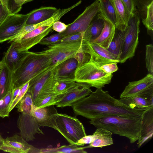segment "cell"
Segmentation results:
<instances>
[{"instance_id": "obj_17", "label": "cell", "mask_w": 153, "mask_h": 153, "mask_svg": "<svg viewBox=\"0 0 153 153\" xmlns=\"http://www.w3.org/2000/svg\"><path fill=\"white\" fill-rule=\"evenodd\" d=\"M91 87L89 85L82 83L80 85L66 93L55 105L57 107L71 106L74 103L91 94L92 92Z\"/></svg>"}, {"instance_id": "obj_1", "label": "cell", "mask_w": 153, "mask_h": 153, "mask_svg": "<svg viewBox=\"0 0 153 153\" xmlns=\"http://www.w3.org/2000/svg\"><path fill=\"white\" fill-rule=\"evenodd\" d=\"M71 107L75 115L90 120L113 115L143 117L145 111L134 109L111 97L107 91L97 89L88 97L81 99Z\"/></svg>"}, {"instance_id": "obj_45", "label": "cell", "mask_w": 153, "mask_h": 153, "mask_svg": "<svg viewBox=\"0 0 153 153\" xmlns=\"http://www.w3.org/2000/svg\"><path fill=\"white\" fill-rule=\"evenodd\" d=\"M83 34L81 33H77L65 36L59 42H74L83 40Z\"/></svg>"}, {"instance_id": "obj_8", "label": "cell", "mask_w": 153, "mask_h": 153, "mask_svg": "<svg viewBox=\"0 0 153 153\" xmlns=\"http://www.w3.org/2000/svg\"><path fill=\"white\" fill-rule=\"evenodd\" d=\"M99 2L96 0L86 7L83 12L71 23L68 25L67 29L61 33L64 37L77 33L84 34L87 27L98 13Z\"/></svg>"}, {"instance_id": "obj_37", "label": "cell", "mask_w": 153, "mask_h": 153, "mask_svg": "<svg viewBox=\"0 0 153 153\" xmlns=\"http://www.w3.org/2000/svg\"><path fill=\"white\" fill-rule=\"evenodd\" d=\"M149 32H153V2L149 6L145 19L142 21Z\"/></svg>"}, {"instance_id": "obj_44", "label": "cell", "mask_w": 153, "mask_h": 153, "mask_svg": "<svg viewBox=\"0 0 153 153\" xmlns=\"http://www.w3.org/2000/svg\"><path fill=\"white\" fill-rule=\"evenodd\" d=\"M104 73L107 74H111L118 69L117 63L113 62L103 65L100 67Z\"/></svg>"}, {"instance_id": "obj_30", "label": "cell", "mask_w": 153, "mask_h": 153, "mask_svg": "<svg viewBox=\"0 0 153 153\" xmlns=\"http://www.w3.org/2000/svg\"><path fill=\"white\" fill-rule=\"evenodd\" d=\"M33 105L32 95L28 90L16 105L18 112L26 114H33Z\"/></svg>"}, {"instance_id": "obj_34", "label": "cell", "mask_w": 153, "mask_h": 153, "mask_svg": "<svg viewBox=\"0 0 153 153\" xmlns=\"http://www.w3.org/2000/svg\"><path fill=\"white\" fill-rule=\"evenodd\" d=\"M66 93L50 94L40 100L35 105L42 108L52 105H55L62 99Z\"/></svg>"}, {"instance_id": "obj_26", "label": "cell", "mask_w": 153, "mask_h": 153, "mask_svg": "<svg viewBox=\"0 0 153 153\" xmlns=\"http://www.w3.org/2000/svg\"><path fill=\"white\" fill-rule=\"evenodd\" d=\"M99 10L98 13L105 20L111 22L115 26L116 17L114 6L110 0H98Z\"/></svg>"}, {"instance_id": "obj_18", "label": "cell", "mask_w": 153, "mask_h": 153, "mask_svg": "<svg viewBox=\"0 0 153 153\" xmlns=\"http://www.w3.org/2000/svg\"><path fill=\"white\" fill-rule=\"evenodd\" d=\"M153 133V106L145 110L143 116L141 129L138 139V147L149 139H151Z\"/></svg>"}, {"instance_id": "obj_13", "label": "cell", "mask_w": 153, "mask_h": 153, "mask_svg": "<svg viewBox=\"0 0 153 153\" xmlns=\"http://www.w3.org/2000/svg\"><path fill=\"white\" fill-rule=\"evenodd\" d=\"M58 113L54 105L42 108L33 105V115L39 126L52 128L59 132L56 122Z\"/></svg>"}, {"instance_id": "obj_46", "label": "cell", "mask_w": 153, "mask_h": 153, "mask_svg": "<svg viewBox=\"0 0 153 153\" xmlns=\"http://www.w3.org/2000/svg\"><path fill=\"white\" fill-rule=\"evenodd\" d=\"M68 26V25H66L58 20L54 22L52 27L53 30L59 33H61L64 31Z\"/></svg>"}, {"instance_id": "obj_23", "label": "cell", "mask_w": 153, "mask_h": 153, "mask_svg": "<svg viewBox=\"0 0 153 153\" xmlns=\"http://www.w3.org/2000/svg\"><path fill=\"white\" fill-rule=\"evenodd\" d=\"M104 25V19L98 13L84 33L83 42H91L97 38L101 34Z\"/></svg>"}, {"instance_id": "obj_32", "label": "cell", "mask_w": 153, "mask_h": 153, "mask_svg": "<svg viewBox=\"0 0 153 153\" xmlns=\"http://www.w3.org/2000/svg\"><path fill=\"white\" fill-rule=\"evenodd\" d=\"M134 2L135 6L137 7L136 11L138 16L143 21L145 19L148 8L153 0H134Z\"/></svg>"}, {"instance_id": "obj_2", "label": "cell", "mask_w": 153, "mask_h": 153, "mask_svg": "<svg viewBox=\"0 0 153 153\" xmlns=\"http://www.w3.org/2000/svg\"><path fill=\"white\" fill-rule=\"evenodd\" d=\"M56 67L50 60L40 52L28 51L18 67L13 72V89L29 81L33 84Z\"/></svg>"}, {"instance_id": "obj_16", "label": "cell", "mask_w": 153, "mask_h": 153, "mask_svg": "<svg viewBox=\"0 0 153 153\" xmlns=\"http://www.w3.org/2000/svg\"><path fill=\"white\" fill-rule=\"evenodd\" d=\"M153 90L133 96L120 98L122 103L134 109L145 111L153 106Z\"/></svg>"}, {"instance_id": "obj_36", "label": "cell", "mask_w": 153, "mask_h": 153, "mask_svg": "<svg viewBox=\"0 0 153 153\" xmlns=\"http://www.w3.org/2000/svg\"><path fill=\"white\" fill-rule=\"evenodd\" d=\"M145 61L149 74L153 75V45L152 44L146 46Z\"/></svg>"}, {"instance_id": "obj_5", "label": "cell", "mask_w": 153, "mask_h": 153, "mask_svg": "<svg viewBox=\"0 0 153 153\" xmlns=\"http://www.w3.org/2000/svg\"><path fill=\"white\" fill-rule=\"evenodd\" d=\"M83 40L74 42H58L48 46L40 52L50 60L56 67L64 61L75 57L76 54L82 49Z\"/></svg>"}, {"instance_id": "obj_22", "label": "cell", "mask_w": 153, "mask_h": 153, "mask_svg": "<svg viewBox=\"0 0 153 153\" xmlns=\"http://www.w3.org/2000/svg\"><path fill=\"white\" fill-rule=\"evenodd\" d=\"M13 80V72L3 62L0 70V100L12 91Z\"/></svg>"}, {"instance_id": "obj_4", "label": "cell", "mask_w": 153, "mask_h": 153, "mask_svg": "<svg viewBox=\"0 0 153 153\" xmlns=\"http://www.w3.org/2000/svg\"><path fill=\"white\" fill-rule=\"evenodd\" d=\"M113 75L104 73L90 58L87 62L77 67L74 74L77 82L89 85L97 89H101L110 83Z\"/></svg>"}, {"instance_id": "obj_19", "label": "cell", "mask_w": 153, "mask_h": 153, "mask_svg": "<svg viewBox=\"0 0 153 153\" xmlns=\"http://www.w3.org/2000/svg\"><path fill=\"white\" fill-rule=\"evenodd\" d=\"M11 42L2 60L3 62L13 72L20 65L28 51H19L15 48L14 42Z\"/></svg>"}, {"instance_id": "obj_11", "label": "cell", "mask_w": 153, "mask_h": 153, "mask_svg": "<svg viewBox=\"0 0 153 153\" xmlns=\"http://www.w3.org/2000/svg\"><path fill=\"white\" fill-rule=\"evenodd\" d=\"M52 25L38 27L25 35L21 40L13 41L15 48L19 51H26L38 44L47 36L52 29Z\"/></svg>"}, {"instance_id": "obj_33", "label": "cell", "mask_w": 153, "mask_h": 153, "mask_svg": "<svg viewBox=\"0 0 153 153\" xmlns=\"http://www.w3.org/2000/svg\"><path fill=\"white\" fill-rule=\"evenodd\" d=\"M12 101V91L0 100V117L4 118L9 115V109Z\"/></svg>"}, {"instance_id": "obj_40", "label": "cell", "mask_w": 153, "mask_h": 153, "mask_svg": "<svg viewBox=\"0 0 153 153\" xmlns=\"http://www.w3.org/2000/svg\"><path fill=\"white\" fill-rule=\"evenodd\" d=\"M99 134V129L97 128L92 134L86 135L79 140L76 145L77 146H84L85 145L90 144L98 137Z\"/></svg>"}, {"instance_id": "obj_27", "label": "cell", "mask_w": 153, "mask_h": 153, "mask_svg": "<svg viewBox=\"0 0 153 153\" xmlns=\"http://www.w3.org/2000/svg\"><path fill=\"white\" fill-rule=\"evenodd\" d=\"M98 128L99 129V135L96 139L88 146V148L101 147L113 144L112 133L103 128Z\"/></svg>"}, {"instance_id": "obj_47", "label": "cell", "mask_w": 153, "mask_h": 153, "mask_svg": "<svg viewBox=\"0 0 153 153\" xmlns=\"http://www.w3.org/2000/svg\"><path fill=\"white\" fill-rule=\"evenodd\" d=\"M127 9L131 14H133L136 10L134 0H121Z\"/></svg>"}, {"instance_id": "obj_3", "label": "cell", "mask_w": 153, "mask_h": 153, "mask_svg": "<svg viewBox=\"0 0 153 153\" xmlns=\"http://www.w3.org/2000/svg\"><path fill=\"white\" fill-rule=\"evenodd\" d=\"M142 118L112 115L92 118L89 123L97 128H103L112 134L125 137L133 143L139 137Z\"/></svg>"}, {"instance_id": "obj_49", "label": "cell", "mask_w": 153, "mask_h": 153, "mask_svg": "<svg viewBox=\"0 0 153 153\" xmlns=\"http://www.w3.org/2000/svg\"><path fill=\"white\" fill-rule=\"evenodd\" d=\"M4 140L2 137H1L0 133V149L2 146L4 142Z\"/></svg>"}, {"instance_id": "obj_25", "label": "cell", "mask_w": 153, "mask_h": 153, "mask_svg": "<svg viewBox=\"0 0 153 153\" xmlns=\"http://www.w3.org/2000/svg\"><path fill=\"white\" fill-rule=\"evenodd\" d=\"M104 20V27L101 34L97 38L91 42L95 43L107 49L114 36L116 28L111 22Z\"/></svg>"}, {"instance_id": "obj_41", "label": "cell", "mask_w": 153, "mask_h": 153, "mask_svg": "<svg viewBox=\"0 0 153 153\" xmlns=\"http://www.w3.org/2000/svg\"><path fill=\"white\" fill-rule=\"evenodd\" d=\"M64 37L61 33H58L49 37L44 38L40 42L39 44L48 46L51 44L59 42Z\"/></svg>"}, {"instance_id": "obj_10", "label": "cell", "mask_w": 153, "mask_h": 153, "mask_svg": "<svg viewBox=\"0 0 153 153\" xmlns=\"http://www.w3.org/2000/svg\"><path fill=\"white\" fill-rule=\"evenodd\" d=\"M84 51L88 54L90 58L100 67L111 63L120 62L119 59L106 49L93 42H83Z\"/></svg>"}, {"instance_id": "obj_42", "label": "cell", "mask_w": 153, "mask_h": 153, "mask_svg": "<svg viewBox=\"0 0 153 153\" xmlns=\"http://www.w3.org/2000/svg\"><path fill=\"white\" fill-rule=\"evenodd\" d=\"M29 81L27 82L21 87L20 90L18 94L10 106L9 109L10 112L16 106L18 102L22 98L27 91L29 88Z\"/></svg>"}, {"instance_id": "obj_7", "label": "cell", "mask_w": 153, "mask_h": 153, "mask_svg": "<svg viewBox=\"0 0 153 153\" xmlns=\"http://www.w3.org/2000/svg\"><path fill=\"white\" fill-rule=\"evenodd\" d=\"M56 122L59 132L71 144L86 135L82 124L75 116L65 114L58 113Z\"/></svg>"}, {"instance_id": "obj_12", "label": "cell", "mask_w": 153, "mask_h": 153, "mask_svg": "<svg viewBox=\"0 0 153 153\" xmlns=\"http://www.w3.org/2000/svg\"><path fill=\"white\" fill-rule=\"evenodd\" d=\"M17 125L20 130V136L27 142L34 139L35 135L36 133L44 134L33 114L21 113L17 119Z\"/></svg>"}, {"instance_id": "obj_9", "label": "cell", "mask_w": 153, "mask_h": 153, "mask_svg": "<svg viewBox=\"0 0 153 153\" xmlns=\"http://www.w3.org/2000/svg\"><path fill=\"white\" fill-rule=\"evenodd\" d=\"M29 13L10 15L0 25V43L10 40L25 25Z\"/></svg>"}, {"instance_id": "obj_20", "label": "cell", "mask_w": 153, "mask_h": 153, "mask_svg": "<svg viewBox=\"0 0 153 153\" xmlns=\"http://www.w3.org/2000/svg\"><path fill=\"white\" fill-rule=\"evenodd\" d=\"M115 10L116 23V29L124 31L127 26L131 14L121 0H110Z\"/></svg>"}, {"instance_id": "obj_6", "label": "cell", "mask_w": 153, "mask_h": 153, "mask_svg": "<svg viewBox=\"0 0 153 153\" xmlns=\"http://www.w3.org/2000/svg\"><path fill=\"white\" fill-rule=\"evenodd\" d=\"M140 19L136 10L131 14L126 27L123 31L124 37L119 58L120 62L123 63L134 56L138 43Z\"/></svg>"}, {"instance_id": "obj_29", "label": "cell", "mask_w": 153, "mask_h": 153, "mask_svg": "<svg viewBox=\"0 0 153 153\" xmlns=\"http://www.w3.org/2000/svg\"><path fill=\"white\" fill-rule=\"evenodd\" d=\"M116 31L114 36L107 49V50L119 60L123 46L124 33L118 30Z\"/></svg>"}, {"instance_id": "obj_15", "label": "cell", "mask_w": 153, "mask_h": 153, "mask_svg": "<svg viewBox=\"0 0 153 153\" xmlns=\"http://www.w3.org/2000/svg\"><path fill=\"white\" fill-rule=\"evenodd\" d=\"M153 90V75L148 74L142 79L129 82L120 94V98L133 96Z\"/></svg>"}, {"instance_id": "obj_21", "label": "cell", "mask_w": 153, "mask_h": 153, "mask_svg": "<svg viewBox=\"0 0 153 153\" xmlns=\"http://www.w3.org/2000/svg\"><path fill=\"white\" fill-rule=\"evenodd\" d=\"M57 10L51 7H42L34 10L29 13L25 25L36 24L46 20L52 17Z\"/></svg>"}, {"instance_id": "obj_31", "label": "cell", "mask_w": 153, "mask_h": 153, "mask_svg": "<svg viewBox=\"0 0 153 153\" xmlns=\"http://www.w3.org/2000/svg\"><path fill=\"white\" fill-rule=\"evenodd\" d=\"M53 71L48 73L36 82L29 85L28 91L32 95L33 102L36 100L44 85L51 75Z\"/></svg>"}, {"instance_id": "obj_43", "label": "cell", "mask_w": 153, "mask_h": 153, "mask_svg": "<svg viewBox=\"0 0 153 153\" xmlns=\"http://www.w3.org/2000/svg\"><path fill=\"white\" fill-rule=\"evenodd\" d=\"M90 58V55L85 53L83 49L76 54L75 57L78 62V67L88 61Z\"/></svg>"}, {"instance_id": "obj_38", "label": "cell", "mask_w": 153, "mask_h": 153, "mask_svg": "<svg viewBox=\"0 0 153 153\" xmlns=\"http://www.w3.org/2000/svg\"><path fill=\"white\" fill-rule=\"evenodd\" d=\"M9 9L12 14H17L25 3L33 0H8Z\"/></svg>"}, {"instance_id": "obj_48", "label": "cell", "mask_w": 153, "mask_h": 153, "mask_svg": "<svg viewBox=\"0 0 153 153\" xmlns=\"http://www.w3.org/2000/svg\"><path fill=\"white\" fill-rule=\"evenodd\" d=\"M20 87L14 88L12 91V103L18 94L20 89ZM11 103V104H12Z\"/></svg>"}, {"instance_id": "obj_35", "label": "cell", "mask_w": 153, "mask_h": 153, "mask_svg": "<svg viewBox=\"0 0 153 153\" xmlns=\"http://www.w3.org/2000/svg\"><path fill=\"white\" fill-rule=\"evenodd\" d=\"M42 25V22L34 25H25L15 35L9 40V42L19 40L28 33Z\"/></svg>"}, {"instance_id": "obj_14", "label": "cell", "mask_w": 153, "mask_h": 153, "mask_svg": "<svg viewBox=\"0 0 153 153\" xmlns=\"http://www.w3.org/2000/svg\"><path fill=\"white\" fill-rule=\"evenodd\" d=\"M0 150L12 153H40L39 149L30 145L17 134L4 139Z\"/></svg>"}, {"instance_id": "obj_39", "label": "cell", "mask_w": 153, "mask_h": 153, "mask_svg": "<svg viewBox=\"0 0 153 153\" xmlns=\"http://www.w3.org/2000/svg\"><path fill=\"white\" fill-rule=\"evenodd\" d=\"M8 0H0V25L10 14Z\"/></svg>"}, {"instance_id": "obj_28", "label": "cell", "mask_w": 153, "mask_h": 153, "mask_svg": "<svg viewBox=\"0 0 153 153\" xmlns=\"http://www.w3.org/2000/svg\"><path fill=\"white\" fill-rule=\"evenodd\" d=\"M86 148H88V146L81 147L75 144H70L58 147L42 148L39 149L40 153H86L87 152L84 149Z\"/></svg>"}, {"instance_id": "obj_24", "label": "cell", "mask_w": 153, "mask_h": 153, "mask_svg": "<svg viewBox=\"0 0 153 153\" xmlns=\"http://www.w3.org/2000/svg\"><path fill=\"white\" fill-rule=\"evenodd\" d=\"M78 67V62L74 58L68 59L57 65L53 73L55 76L74 79L75 71Z\"/></svg>"}, {"instance_id": "obj_50", "label": "cell", "mask_w": 153, "mask_h": 153, "mask_svg": "<svg viewBox=\"0 0 153 153\" xmlns=\"http://www.w3.org/2000/svg\"><path fill=\"white\" fill-rule=\"evenodd\" d=\"M3 61L2 60H1V61H0V70L1 69V66L3 64Z\"/></svg>"}]
</instances>
